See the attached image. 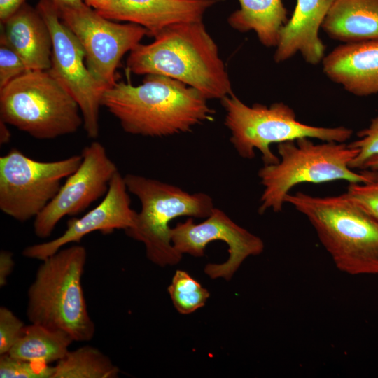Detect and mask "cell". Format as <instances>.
Here are the masks:
<instances>
[{
	"label": "cell",
	"instance_id": "cell-1",
	"mask_svg": "<svg viewBox=\"0 0 378 378\" xmlns=\"http://www.w3.org/2000/svg\"><path fill=\"white\" fill-rule=\"evenodd\" d=\"M207 100L184 83L148 74L136 86L116 82L104 91L102 106L119 120L125 132L160 137L188 132L213 120L215 111Z\"/></svg>",
	"mask_w": 378,
	"mask_h": 378
},
{
	"label": "cell",
	"instance_id": "cell-2",
	"mask_svg": "<svg viewBox=\"0 0 378 378\" xmlns=\"http://www.w3.org/2000/svg\"><path fill=\"white\" fill-rule=\"evenodd\" d=\"M149 44L130 52L127 68L136 75L167 76L192 87L207 99H221L232 93L218 46L200 22L172 24Z\"/></svg>",
	"mask_w": 378,
	"mask_h": 378
},
{
	"label": "cell",
	"instance_id": "cell-3",
	"mask_svg": "<svg viewBox=\"0 0 378 378\" xmlns=\"http://www.w3.org/2000/svg\"><path fill=\"white\" fill-rule=\"evenodd\" d=\"M288 203L302 214L336 267L350 275L378 274V220L344 194L315 197L288 194Z\"/></svg>",
	"mask_w": 378,
	"mask_h": 378
},
{
	"label": "cell",
	"instance_id": "cell-4",
	"mask_svg": "<svg viewBox=\"0 0 378 378\" xmlns=\"http://www.w3.org/2000/svg\"><path fill=\"white\" fill-rule=\"evenodd\" d=\"M86 260L85 248L73 245L41 260L28 290L27 315L31 323L64 331L74 342L93 338L95 326L82 286Z\"/></svg>",
	"mask_w": 378,
	"mask_h": 378
},
{
	"label": "cell",
	"instance_id": "cell-5",
	"mask_svg": "<svg viewBox=\"0 0 378 378\" xmlns=\"http://www.w3.org/2000/svg\"><path fill=\"white\" fill-rule=\"evenodd\" d=\"M279 161L264 164L258 171L264 189L258 212L267 209L279 212L290 190L301 183H323L343 180L349 183L370 182L378 171L356 172L349 164L358 152L345 142L314 143L304 137L277 144Z\"/></svg>",
	"mask_w": 378,
	"mask_h": 378
},
{
	"label": "cell",
	"instance_id": "cell-6",
	"mask_svg": "<svg viewBox=\"0 0 378 378\" xmlns=\"http://www.w3.org/2000/svg\"><path fill=\"white\" fill-rule=\"evenodd\" d=\"M124 180L128 191L141 202L134 224L125 230L126 234L144 244L153 263L160 267L177 265L183 255L172 244L169 223L180 216L206 218L214 209L212 198L140 175L128 174Z\"/></svg>",
	"mask_w": 378,
	"mask_h": 378
},
{
	"label": "cell",
	"instance_id": "cell-7",
	"mask_svg": "<svg viewBox=\"0 0 378 378\" xmlns=\"http://www.w3.org/2000/svg\"><path fill=\"white\" fill-rule=\"evenodd\" d=\"M0 118L37 139L73 134L83 126L80 107L46 71H28L0 90Z\"/></svg>",
	"mask_w": 378,
	"mask_h": 378
},
{
	"label": "cell",
	"instance_id": "cell-8",
	"mask_svg": "<svg viewBox=\"0 0 378 378\" xmlns=\"http://www.w3.org/2000/svg\"><path fill=\"white\" fill-rule=\"evenodd\" d=\"M225 111V125L230 131V141L239 155L245 159L261 153L264 164L279 161L270 148L272 144L307 137L323 141L345 142L353 130L344 126L317 127L297 119L294 110L283 102L270 106L255 103L249 106L233 92L220 99Z\"/></svg>",
	"mask_w": 378,
	"mask_h": 378
},
{
	"label": "cell",
	"instance_id": "cell-9",
	"mask_svg": "<svg viewBox=\"0 0 378 378\" xmlns=\"http://www.w3.org/2000/svg\"><path fill=\"white\" fill-rule=\"evenodd\" d=\"M82 155L39 161L13 148L0 157V209L21 222L36 218L76 171Z\"/></svg>",
	"mask_w": 378,
	"mask_h": 378
},
{
	"label": "cell",
	"instance_id": "cell-10",
	"mask_svg": "<svg viewBox=\"0 0 378 378\" xmlns=\"http://www.w3.org/2000/svg\"><path fill=\"white\" fill-rule=\"evenodd\" d=\"M57 8L62 21L81 43L88 70L106 90L116 83L115 71L122 57L148 36L144 27L114 22L85 3Z\"/></svg>",
	"mask_w": 378,
	"mask_h": 378
},
{
	"label": "cell",
	"instance_id": "cell-11",
	"mask_svg": "<svg viewBox=\"0 0 378 378\" xmlns=\"http://www.w3.org/2000/svg\"><path fill=\"white\" fill-rule=\"evenodd\" d=\"M37 10L46 21L52 38L50 73L78 103L87 135L99 133V109L106 89L88 70L85 50L69 28L60 19L52 0H39Z\"/></svg>",
	"mask_w": 378,
	"mask_h": 378
},
{
	"label": "cell",
	"instance_id": "cell-12",
	"mask_svg": "<svg viewBox=\"0 0 378 378\" xmlns=\"http://www.w3.org/2000/svg\"><path fill=\"white\" fill-rule=\"evenodd\" d=\"M171 240L181 255L200 258L204 255L207 244L220 240L228 246L229 258L223 263H209L205 274L212 279L230 281L243 262L249 256L262 253L265 245L261 238L234 222L224 211L215 208L205 220L195 223L192 218L178 223L171 229Z\"/></svg>",
	"mask_w": 378,
	"mask_h": 378
},
{
	"label": "cell",
	"instance_id": "cell-13",
	"mask_svg": "<svg viewBox=\"0 0 378 378\" xmlns=\"http://www.w3.org/2000/svg\"><path fill=\"white\" fill-rule=\"evenodd\" d=\"M82 161L61 186L54 198L34 218V230L40 238L49 237L66 216L83 212L104 196L109 183L118 172L105 147L92 141L80 153Z\"/></svg>",
	"mask_w": 378,
	"mask_h": 378
},
{
	"label": "cell",
	"instance_id": "cell-14",
	"mask_svg": "<svg viewBox=\"0 0 378 378\" xmlns=\"http://www.w3.org/2000/svg\"><path fill=\"white\" fill-rule=\"evenodd\" d=\"M124 176L118 172L111 179L102 200L80 218L67 222L66 230L59 237L25 248L24 257L43 260L71 243H78L86 235L99 231L104 234L115 230L131 227L137 212L132 209L131 200Z\"/></svg>",
	"mask_w": 378,
	"mask_h": 378
},
{
	"label": "cell",
	"instance_id": "cell-15",
	"mask_svg": "<svg viewBox=\"0 0 378 378\" xmlns=\"http://www.w3.org/2000/svg\"><path fill=\"white\" fill-rule=\"evenodd\" d=\"M218 0H112L100 14L111 20L139 24L155 36L164 28L181 22L202 21Z\"/></svg>",
	"mask_w": 378,
	"mask_h": 378
},
{
	"label": "cell",
	"instance_id": "cell-16",
	"mask_svg": "<svg viewBox=\"0 0 378 378\" xmlns=\"http://www.w3.org/2000/svg\"><path fill=\"white\" fill-rule=\"evenodd\" d=\"M335 0H297L293 15L281 30L274 55L276 63L300 53L312 65L322 62L326 46L319 29Z\"/></svg>",
	"mask_w": 378,
	"mask_h": 378
},
{
	"label": "cell",
	"instance_id": "cell-17",
	"mask_svg": "<svg viewBox=\"0 0 378 378\" xmlns=\"http://www.w3.org/2000/svg\"><path fill=\"white\" fill-rule=\"evenodd\" d=\"M323 71L349 93H378V40L343 43L325 55Z\"/></svg>",
	"mask_w": 378,
	"mask_h": 378
},
{
	"label": "cell",
	"instance_id": "cell-18",
	"mask_svg": "<svg viewBox=\"0 0 378 378\" xmlns=\"http://www.w3.org/2000/svg\"><path fill=\"white\" fill-rule=\"evenodd\" d=\"M3 24L0 43L13 49L28 71L51 67L52 43L48 27L37 10L24 4Z\"/></svg>",
	"mask_w": 378,
	"mask_h": 378
},
{
	"label": "cell",
	"instance_id": "cell-19",
	"mask_svg": "<svg viewBox=\"0 0 378 378\" xmlns=\"http://www.w3.org/2000/svg\"><path fill=\"white\" fill-rule=\"evenodd\" d=\"M321 29L344 43L378 40V0H335Z\"/></svg>",
	"mask_w": 378,
	"mask_h": 378
},
{
	"label": "cell",
	"instance_id": "cell-20",
	"mask_svg": "<svg viewBox=\"0 0 378 378\" xmlns=\"http://www.w3.org/2000/svg\"><path fill=\"white\" fill-rule=\"evenodd\" d=\"M238 1L240 8L227 18L230 27L239 32L253 31L264 46L276 48L281 30L288 20L282 0Z\"/></svg>",
	"mask_w": 378,
	"mask_h": 378
},
{
	"label": "cell",
	"instance_id": "cell-21",
	"mask_svg": "<svg viewBox=\"0 0 378 378\" xmlns=\"http://www.w3.org/2000/svg\"><path fill=\"white\" fill-rule=\"evenodd\" d=\"M74 342L65 332L31 323L8 354L20 359L50 364L62 359Z\"/></svg>",
	"mask_w": 378,
	"mask_h": 378
},
{
	"label": "cell",
	"instance_id": "cell-22",
	"mask_svg": "<svg viewBox=\"0 0 378 378\" xmlns=\"http://www.w3.org/2000/svg\"><path fill=\"white\" fill-rule=\"evenodd\" d=\"M54 367L52 378H115L120 372L106 355L88 345L69 351Z\"/></svg>",
	"mask_w": 378,
	"mask_h": 378
},
{
	"label": "cell",
	"instance_id": "cell-23",
	"mask_svg": "<svg viewBox=\"0 0 378 378\" xmlns=\"http://www.w3.org/2000/svg\"><path fill=\"white\" fill-rule=\"evenodd\" d=\"M167 290L175 309L185 315L204 307L210 296L207 289L183 270L176 271Z\"/></svg>",
	"mask_w": 378,
	"mask_h": 378
},
{
	"label": "cell",
	"instance_id": "cell-24",
	"mask_svg": "<svg viewBox=\"0 0 378 378\" xmlns=\"http://www.w3.org/2000/svg\"><path fill=\"white\" fill-rule=\"evenodd\" d=\"M55 367L49 364L28 361L13 357L9 354L1 355V378H52Z\"/></svg>",
	"mask_w": 378,
	"mask_h": 378
},
{
	"label": "cell",
	"instance_id": "cell-25",
	"mask_svg": "<svg viewBox=\"0 0 378 378\" xmlns=\"http://www.w3.org/2000/svg\"><path fill=\"white\" fill-rule=\"evenodd\" d=\"M357 136L349 144L358 152L349 167L352 169H363L367 160L378 155V116L371 120L368 127L357 132Z\"/></svg>",
	"mask_w": 378,
	"mask_h": 378
},
{
	"label": "cell",
	"instance_id": "cell-26",
	"mask_svg": "<svg viewBox=\"0 0 378 378\" xmlns=\"http://www.w3.org/2000/svg\"><path fill=\"white\" fill-rule=\"evenodd\" d=\"M344 195L378 220V176L367 183H349Z\"/></svg>",
	"mask_w": 378,
	"mask_h": 378
},
{
	"label": "cell",
	"instance_id": "cell-27",
	"mask_svg": "<svg viewBox=\"0 0 378 378\" xmlns=\"http://www.w3.org/2000/svg\"><path fill=\"white\" fill-rule=\"evenodd\" d=\"M23 322L9 309L0 308V355L8 354L19 340L24 328Z\"/></svg>",
	"mask_w": 378,
	"mask_h": 378
},
{
	"label": "cell",
	"instance_id": "cell-28",
	"mask_svg": "<svg viewBox=\"0 0 378 378\" xmlns=\"http://www.w3.org/2000/svg\"><path fill=\"white\" fill-rule=\"evenodd\" d=\"M28 71L20 56L9 46H0V90Z\"/></svg>",
	"mask_w": 378,
	"mask_h": 378
},
{
	"label": "cell",
	"instance_id": "cell-29",
	"mask_svg": "<svg viewBox=\"0 0 378 378\" xmlns=\"http://www.w3.org/2000/svg\"><path fill=\"white\" fill-rule=\"evenodd\" d=\"M13 253L3 250L0 253V286L4 287L7 283L8 276L14 267Z\"/></svg>",
	"mask_w": 378,
	"mask_h": 378
},
{
	"label": "cell",
	"instance_id": "cell-30",
	"mask_svg": "<svg viewBox=\"0 0 378 378\" xmlns=\"http://www.w3.org/2000/svg\"><path fill=\"white\" fill-rule=\"evenodd\" d=\"M26 0H0V20L4 22L13 15Z\"/></svg>",
	"mask_w": 378,
	"mask_h": 378
},
{
	"label": "cell",
	"instance_id": "cell-31",
	"mask_svg": "<svg viewBox=\"0 0 378 378\" xmlns=\"http://www.w3.org/2000/svg\"><path fill=\"white\" fill-rule=\"evenodd\" d=\"M112 0H84L86 5L95 10L99 14L107 11Z\"/></svg>",
	"mask_w": 378,
	"mask_h": 378
},
{
	"label": "cell",
	"instance_id": "cell-32",
	"mask_svg": "<svg viewBox=\"0 0 378 378\" xmlns=\"http://www.w3.org/2000/svg\"><path fill=\"white\" fill-rule=\"evenodd\" d=\"M7 125L6 122L0 120V144L1 145L8 144L11 138V134Z\"/></svg>",
	"mask_w": 378,
	"mask_h": 378
},
{
	"label": "cell",
	"instance_id": "cell-33",
	"mask_svg": "<svg viewBox=\"0 0 378 378\" xmlns=\"http://www.w3.org/2000/svg\"><path fill=\"white\" fill-rule=\"evenodd\" d=\"M57 8L78 7L83 5L84 0H52Z\"/></svg>",
	"mask_w": 378,
	"mask_h": 378
},
{
	"label": "cell",
	"instance_id": "cell-34",
	"mask_svg": "<svg viewBox=\"0 0 378 378\" xmlns=\"http://www.w3.org/2000/svg\"><path fill=\"white\" fill-rule=\"evenodd\" d=\"M363 169H372L378 171V155H374L370 158L368 160H367L363 167Z\"/></svg>",
	"mask_w": 378,
	"mask_h": 378
}]
</instances>
